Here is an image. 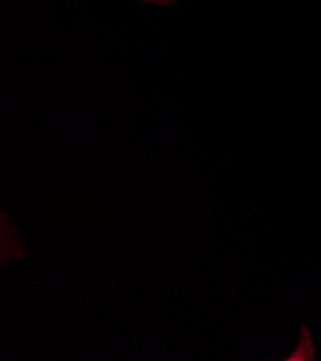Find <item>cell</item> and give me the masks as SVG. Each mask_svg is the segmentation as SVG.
I'll list each match as a JSON object with an SVG mask.
<instances>
[{
	"mask_svg": "<svg viewBox=\"0 0 321 361\" xmlns=\"http://www.w3.org/2000/svg\"><path fill=\"white\" fill-rule=\"evenodd\" d=\"M145 2H150V4H171V0H145Z\"/></svg>",
	"mask_w": 321,
	"mask_h": 361,
	"instance_id": "1",
	"label": "cell"
}]
</instances>
